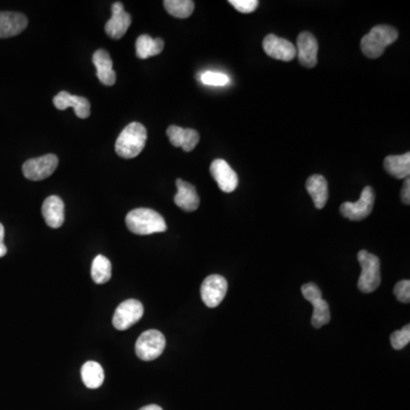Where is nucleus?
<instances>
[{"label":"nucleus","mask_w":410,"mask_h":410,"mask_svg":"<svg viewBox=\"0 0 410 410\" xmlns=\"http://www.w3.org/2000/svg\"><path fill=\"white\" fill-rule=\"evenodd\" d=\"M147 130L139 122L128 124L115 141V152L122 159L138 157L146 145Z\"/></svg>","instance_id":"1"},{"label":"nucleus","mask_w":410,"mask_h":410,"mask_svg":"<svg viewBox=\"0 0 410 410\" xmlns=\"http://www.w3.org/2000/svg\"><path fill=\"white\" fill-rule=\"evenodd\" d=\"M126 224L131 233L136 235H152L166 231V220L152 208H135L126 217Z\"/></svg>","instance_id":"2"},{"label":"nucleus","mask_w":410,"mask_h":410,"mask_svg":"<svg viewBox=\"0 0 410 410\" xmlns=\"http://www.w3.org/2000/svg\"><path fill=\"white\" fill-rule=\"evenodd\" d=\"M398 36L399 33L393 26L385 24L374 26L371 32L362 38L360 43L364 55L368 59H378L383 55L387 46L397 41Z\"/></svg>","instance_id":"3"},{"label":"nucleus","mask_w":410,"mask_h":410,"mask_svg":"<svg viewBox=\"0 0 410 410\" xmlns=\"http://www.w3.org/2000/svg\"><path fill=\"white\" fill-rule=\"evenodd\" d=\"M358 261L362 266V275L359 277L358 289L362 293H371L381 284L380 259L367 251H359Z\"/></svg>","instance_id":"4"},{"label":"nucleus","mask_w":410,"mask_h":410,"mask_svg":"<svg viewBox=\"0 0 410 410\" xmlns=\"http://www.w3.org/2000/svg\"><path fill=\"white\" fill-rule=\"evenodd\" d=\"M136 355L144 362L159 358L166 349V338L157 329L144 332L136 342Z\"/></svg>","instance_id":"5"},{"label":"nucleus","mask_w":410,"mask_h":410,"mask_svg":"<svg viewBox=\"0 0 410 410\" xmlns=\"http://www.w3.org/2000/svg\"><path fill=\"white\" fill-rule=\"evenodd\" d=\"M302 294L304 299L308 300L313 306V324L315 329H320L322 326L329 324L331 320V311H329V303L322 300V291L317 286L316 284L308 283L303 285Z\"/></svg>","instance_id":"6"},{"label":"nucleus","mask_w":410,"mask_h":410,"mask_svg":"<svg viewBox=\"0 0 410 410\" xmlns=\"http://www.w3.org/2000/svg\"><path fill=\"white\" fill-rule=\"evenodd\" d=\"M59 166V157L55 154H47L43 157L30 159L24 162L22 170L26 179L39 182L52 176Z\"/></svg>","instance_id":"7"},{"label":"nucleus","mask_w":410,"mask_h":410,"mask_svg":"<svg viewBox=\"0 0 410 410\" xmlns=\"http://www.w3.org/2000/svg\"><path fill=\"white\" fill-rule=\"evenodd\" d=\"M375 203V192L371 186L364 187L360 199L357 202H345L341 205L340 211L344 218L350 219L352 222H360L367 218L373 211Z\"/></svg>","instance_id":"8"},{"label":"nucleus","mask_w":410,"mask_h":410,"mask_svg":"<svg viewBox=\"0 0 410 410\" xmlns=\"http://www.w3.org/2000/svg\"><path fill=\"white\" fill-rule=\"evenodd\" d=\"M144 306L138 300L129 299L119 304L113 316V325L119 331H126L139 322Z\"/></svg>","instance_id":"9"},{"label":"nucleus","mask_w":410,"mask_h":410,"mask_svg":"<svg viewBox=\"0 0 410 410\" xmlns=\"http://www.w3.org/2000/svg\"><path fill=\"white\" fill-rule=\"evenodd\" d=\"M227 289V280L220 275L206 277L201 286V296L205 306L217 308L225 299Z\"/></svg>","instance_id":"10"},{"label":"nucleus","mask_w":410,"mask_h":410,"mask_svg":"<svg viewBox=\"0 0 410 410\" xmlns=\"http://www.w3.org/2000/svg\"><path fill=\"white\" fill-rule=\"evenodd\" d=\"M131 26L130 14L124 10V3L117 1L112 5V17L105 24V32L112 39L119 40L127 33Z\"/></svg>","instance_id":"11"},{"label":"nucleus","mask_w":410,"mask_h":410,"mask_svg":"<svg viewBox=\"0 0 410 410\" xmlns=\"http://www.w3.org/2000/svg\"><path fill=\"white\" fill-rule=\"evenodd\" d=\"M264 52L268 56L273 59L283 61V62H291L296 56V48L293 43L289 40L275 36V35H268L264 39Z\"/></svg>","instance_id":"12"},{"label":"nucleus","mask_w":410,"mask_h":410,"mask_svg":"<svg viewBox=\"0 0 410 410\" xmlns=\"http://www.w3.org/2000/svg\"><path fill=\"white\" fill-rule=\"evenodd\" d=\"M213 179L218 184L219 188L222 192L231 193L237 188L238 177L225 159H217L211 163L210 166Z\"/></svg>","instance_id":"13"},{"label":"nucleus","mask_w":410,"mask_h":410,"mask_svg":"<svg viewBox=\"0 0 410 410\" xmlns=\"http://www.w3.org/2000/svg\"><path fill=\"white\" fill-rule=\"evenodd\" d=\"M297 59L301 66L311 68L317 66L318 43L313 35L310 32H301L297 37Z\"/></svg>","instance_id":"14"},{"label":"nucleus","mask_w":410,"mask_h":410,"mask_svg":"<svg viewBox=\"0 0 410 410\" xmlns=\"http://www.w3.org/2000/svg\"><path fill=\"white\" fill-rule=\"evenodd\" d=\"M54 105L59 111H64L68 108H73L75 115L80 119H87L90 115V103L88 99L80 96H75L68 91H61L56 95L54 97Z\"/></svg>","instance_id":"15"},{"label":"nucleus","mask_w":410,"mask_h":410,"mask_svg":"<svg viewBox=\"0 0 410 410\" xmlns=\"http://www.w3.org/2000/svg\"><path fill=\"white\" fill-rule=\"evenodd\" d=\"M28 26L24 14L15 12H0V39L17 36Z\"/></svg>","instance_id":"16"},{"label":"nucleus","mask_w":410,"mask_h":410,"mask_svg":"<svg viewBox=\"0 0 410 410\" xmlns=\"http://www.w3.org/2000/svg\"><path fill=\"white\" fill-rule=\"evenodd\" d=\"M170 143L175 147H182L185 152H192L199 141V135L194 129H185L178 126H170L166 130Z\"/></svg>","instance_id":"17"},{"label":"nucleus","mask_w":410,"mask_h":410,"mask_svg":"<svg viewBox=\"0 0 410 410\" xmlns=\"http://www.w3.org/2000/svg\"><path fill=\"white\" fill-rule=\"evenodd\" d=\"M176 185L178 192L175 196V203L177 206H179L186 212L197 210L199 206V197L195 187L192 184L182 179H177Z\"/></svg>","instance_id":"18"},{"label":"nucleus","mask_w":410,"mask_h":410,"mask_svg":"<svg viewBox=\"0 0 410 410\" xmlns=\"http://www.w3.org/2000/svg\"><path fill=\"white\" fill-rule=\"evenodd\" d=\"M92 63L97 68V78L105 86H113L117 82V75L113 70L111 56L104 49H98L92 55Z\"/></svg>","instance_id":"19"},{"label":"nucleus","mask_w":410,"mask_h":410,"mask_svg":"<svg viewBox=\"0 0 410 410\" xmlns=\"http://www.w3.org/2000/svg\"><path fill=\"white\" fill-rule=\"evenodd\" d=\"M43 215L50 228L62 227L64 224V202L59 196H49L43 204Z\"/></svg>","instance_id":"20"},{"label":"nucleus","mask_w":410,"mask_h":410,"mask_svg":"<svg viewBox=\"0 0 410 410\" xmlns=\"http://www.w3.org/2000/svg\"><path fill=\"white\" fill-rule=\"evenodd\" d=\"M306 187L315 206L317 208H324L329 199V184L325 178L320 175H313L306 180Z\"/></svg>","instance_id":"21"},{"label":"nucleus","mask_w":410,"mask_h":410,"mask_svg":"<svg viewBox=\"0 0 410 410\" xmlns=\"http://www.w3.org/2000/svg\"><path fill=\"white\" fill-rule=\"evenodd\" d=\"M384 169L389 175L397 179L409 178L410 153L385 157Z\"/></svg>","instance_id":"22"},{"label":"nucleus","mask_w":410,"mask_h":410,"mask_svg":"<svg viewBox=\"0 0 410 410\" xmlns=\"http://www.w3.org/2000/svg\"><path fill=\"white\" fill-rule=\"evenodd\" d=\"M164 48V41L161 38L153 39L148 35H141L136 41V55L138 59H146L159 55Z\"/></svg>","instance_id":"23"},{"label":"nucleus","mask_w":410,"mask_h":410,"mask_svg":"<svg viewBox=\"0 0 410 410\" xmlns=\"http://www.w3.org/2000/svg\"><path fill=\"white\" fill-rule=\"evenodd\" d=\"M82 382L88 389H98L104 383V369L96 362H87L81 368Z\"/></svg>","instance_id":"24"},{"label":"nucleus","mask_w":410,"mask_h":410,"mask_svg":"<svg viewBox=\"0 0 410 410\" xmlns=\"http://www.w3.org/2000/svg\"><path fill=\"white\" fill-rule=\"evenodd\" d=\"M112 264L111 261L104 255H97L95 257L91 264V277L96 284L108 283L111 280Z\"/></svg>","instance_id":"25"},{"label":"nucleus","mask_w":410,"mask_h":410,"mask_svg":"<svg viewBox=\"0 0 410 410\" xmlns=\"http://www.w3.org/2000/svg\"><path fill=\"white\" fill-rule=\"evenodd\" d=\"M163 5L166 12L177 19H187L195 8V3L192 0H166Z\"/></svg>","instance_id":"26"},{"label":"nucleus","mask_w":410,"mask_h":410,"mask_svg":"<svg viewBox=\"0 0 410 410\" xmlns=\"http://www.w3.org/2000/svg\"><path fill=\"white\" fill-rule=\"evenodd\" d=\"M199 79H201L202 84L206 86H212V87H225V86L231 84L228 75L222 73V72L205 71L201 75Z\"/></svg>","instance_id":"27"},{"label":"nucleus","mask_w":410,"mask_h":410,"mask_svg":"<svg viewBox=\"0 0 410 410\" xmlns=\"http://www.w3.org/2000/svg\"><path fill=\"white\" fill-rule=\"evenodd\" d=\"M410 342V326L406 325L404 329L397 332L392 333L391 335V344L396 350L406 348Z\"/></svg>","instance_id":"28"},{"label":"nucleus","mask_w":410,"mask_h":410,"mask_svg":"<svg viewBox=\"0 0 410 410\" xmlns=\"http://www.w3.org/2000/svg\"><path fill=\"white\" fill-rule=\"evenodd\" d=\"M229 3L233 5L238 12L243 14L253 13L259 6L257 0H231Z\"/></svg>","instance_id":"29"},{"label":"nucleus","mask_w":410,"mask_h":410,"mask_svg":"<svg viewBox=\"0 0 410 410\" xmlns=\"http://www.w3.org/2000/svg\"><path fill=\"white\" fill-rule=\"evenodd\" d=\"M394 295L400 302H410V282L401 280L394 286Z\"/></svg>","instance_id":"30"},{"label":"nucleus","mask_w":410,"mask_h":410,"mask_svg":"<svg viewBox=\"0 0 410 410\" xmlns=\"http://www.w3.org/2000/svg\"><path fill=\"white\" fill-rule=\"evenodd\" d=\"M401 199H402V202L404 204L409 205L410 204V179L409 178H406L404 179V186H402V189H401Z\"/></svg>","instance_id":"31"},{"label":"nucleus","mask_w":410,"mask_h":410,"mask_svg":"<svg viewBox=\"0 0 410 410\" xmlns=\"http://www.w3.org/2000/svg\"><path fill=\"white\" fill-rule=\"evenodd\" d=\"M3 237H5V228L0 224V257H5L7 253L6 245L3 244Z\"/></svg>","instance_id":"32"},{"label":"nucleus","mask_w":410,"mask_h":410,"mask_svg":"<svg viewBox=\"0 0 410 410\" xmlns=\"http://www.w3.org/2000/svg\"><path fill=\"white\" fill-rule=\"evenodd\" d=\"M139 410H163L162 408L157 406V404H148V406H145V407L140 408Z\"/></svg>","instance_id":"33"}]
</instances>
